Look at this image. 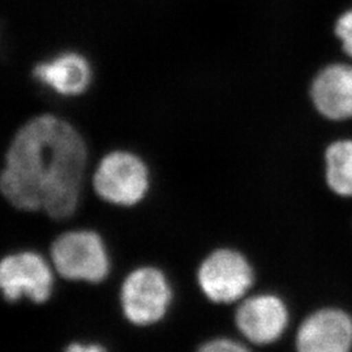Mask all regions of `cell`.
Returning <instances> with one entry per match:
<instances>
[{"label":"cell","instance_id":"6da1fadb","mask_svg":"<svg viewBox=\"0 0 352 352\" xmlns=\"http://www.w3.org/2000/svg\"><path fill=\"white\" fill-rule=\"evenodd\" d=\"M88 162L75 126L51 113L28 120L6 153L0 189L20 212H45L55 221L76 213Z\"/></svg>","mask_w":352,"mask_h":352},{"label":"cell","instance_id":"7a4b0ae2","mask_svg":"<svg viewBox=\"0 0 352 352\" xmlns=\"http://www.w3.org/2000/svg\"><path fill=\"white\" fill-rule=\"evenodd\" d=\"M50 257L55 272L69 282L101 283L111 263L101 235L93 230H71L52 241Z\"/></svg>","mask_w":352,"mask_h":352},{"label":"cell","instance_id":"3957f363","mask_svg":"<svg viewBox=\"0 0 352 352\" xmlns=\"http://www.w3.org/2000/svg\"><path fill=\"white\" fill-rule=\"evenodd\" d=\"M119 302L128 322L135 327H153L167 315L173 289L161 269L144 265L126 274L120 286Z\"/></svg>","mask_w":352,"mask_h":352},{"label":"cell","instance_id":"277c9868","mask_svg":"<svg viewBox=\"0 0 352 352\" xmlns=\"http://www.w3.org/2000/svg\"><path fill=\"white\" fill-rule=\"evenodd\" d=\"M93 187L107 204L122 208L136 206L149 192V170L135 153L111 151L97 166Z\"/></svg>","mask_w":352,"mask_h":352},{"label":"cell","instance_id":"5b68a950","mask_svg":"<svg viewBox=\"0 0 352 352\" xmlns=\"http://www.w3.org/2000/svg\"><path fill=\"white\" fill-rule=\"evenodd\" d=\"M254 272L248 258L234 248L210 252L197 269V283L206 299L215 304L239 302L251 289Z\"/></svg>","mask_w":352,"mask_h":352},{"label":"cell","instance_id":"8992f818","mask_svg":"<svg viewBox=\"0 0 352 352\" xmlns=\"http://www.w3.org/2000/svg\"><path fill=\"white\" fill-rule=\"evenodd\" d=\"M0 287L8 302L21 299L34 304L49 302L54 291L52 267L37 252L7 254L0 263Z\"/></svg>","mask_w":352,"mask_h":352},{"label":"cell","instance_id":"52a82bcc","mask_svg":"<svg viewBox=\"0 0 352 352\" xmlns=\"http://www.w3.org/2000/svg\"><path fill=\"white\" fill-rule=\"evenodd\" d=\"M234 321L245 340L264 346L280 338L289 324V312L282 299L263 294L240 302Z\"/></svg>","mask_w":352,"mask_h":352},{"label":"cell","instance_id":"ba28073f","mask_svg":"<svg viewBox=\"0 0 352 352\" xmlns=\"http://www.w3.org/2000/svg\"><path fill=\"white\" fill-rule=\"evenodd\" d=\"M351 347V317L338 309L309 316L296 336L298 352H350Z\"/></svg>","mask_w":352,"mask_h":352},{"label":"cell","instance_id":"9c48e42d","mask_svg":"<svg viewBox=\"0 0 352 352\" xmlns=\"http://www.w3.org/2000/svg\"><path fill=\"white\" fill-rule=\"evenodd\" d=\"M316 110L330 120L352 118V67L331 64L324 68L311 88Z\"/></svg>","mask_w":352,"mask_h":352},{"label":"cell","instance_id":"30bf717a","mask_svg":"<svg viewBox=\"0 0 352 352\" xmlns=\"http://www.w3.org/2000/svg\"><path fill=\"white\" fill-rule=\"evenodd\" d=\"M33 76L42 84L62 96L82 94L91 81V68L88 60L76 52H65L47 63H39Z\"/></svg>","mask_w":352,"mask_h":352},{"label":"cell","instance_id":"8fae6325","mask_svg":"<svg viewBox=\"0 0 352 352\" xmlns=\"http://www.w3.org/2000/svg\"><path fill=\"white\" fill-rule=\"evenodd\" d=\"M327 180L331 190L352 197V140H340L327 148Z\"/></svg>","mask_w":352,"mask_h":352},{"label":"cell","instance_id":"7c38bea8","mask_svg":"<svg viewBox=\"0 0 352 352\" xmlns=\"http://www.w3.org/2000/svg\"><path fill=\"white\" fill-rule=\"evenodd\" d=\"M336 34L342 42L343 51L352 58V8L337 20Z\"/></svg>","mask_w":352,"mask_h":352},{"label":"cell","instance_id":"4fadbf2b","mask_svg":"<svg viewBox=\"0 0 352 352\" xmlns=\"http://www.w3.org/2000/svg\"><path fill=\"white\" fill-rule=\"evenodd\" d=\"M197 352H251L243 343L231 338H214L202 343Z\"/></svg>","mask_w":352,"mask_h":352},{"label":"cell","instance_id":"5bb4252c","mask_svg":"<svg viewBox=\"0 0 352 352\" xmlns=\"http://www.w3.org/2000/svg\"><path fill=\"white\" fill-rule=\"evenodd\" d=\"M63 352H107V350L98 343L72 342L64 349Z\"/></svg>","mask_w":352,"mask_h":352}]
</instances>
